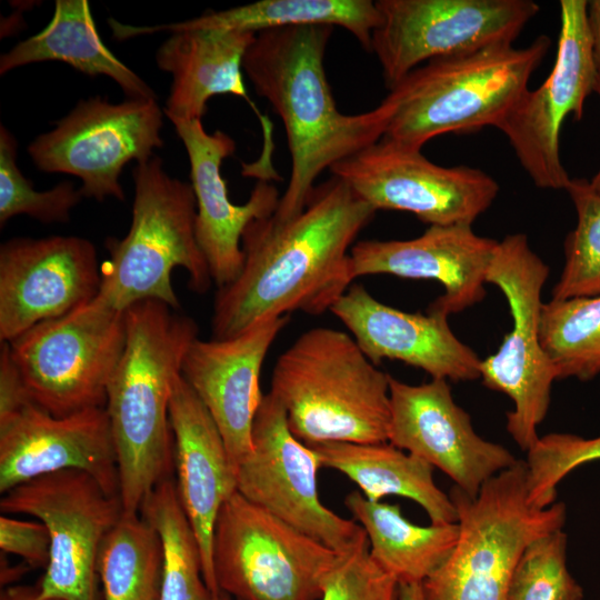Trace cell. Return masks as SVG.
<instances>
[{
    "label": "cell",
    "mask_w": 600,
    "mask_h": 600,
    "mask_svg": "<svg viewBox=\"0 0 600 600\" xmlns=\"http://www.w3.org/2000/svg\"><path fill=\"white\" fill-rule=\"evenodd\" d=\"M98 576L104 600H160L162 548L140 516L124 513L102 541Z\"/></svg>",
    "instance_id": "obj_31"
},
{
    "label": "cell",
    "mask_w": 600,
    "mask_h": 600,
    "mask_svg": "<svg viewBox=\"0 0 600 600\" xmlns=\"http://www.w3.org/2000/svg\"><path fill=\"white\" fill-rule=\"evenodd\" d=\"M162 110L157 99L111 103L101 97L80 101L56 127L38 136L28 152L38 169L81 180L86 198L124 200L119 178L124 166L152 158L163 147Z\"/></svg>",
    "instance_id": "obj_14"
},
{
    "label": "cell",
    "mask_w": 600,
    "mask_h": 600,
    "mask_svg": "<svg viewBox=\"0 0 600 600\" xmlns=\"http://www.w3.org/2000/svg\"><path fill=\"white\" fill-rule=\"evenodd\" d=\"M389 391L388 442L440 469L469 496L517 462L507 448L474 431L447 380L413 386L390 376Z\"/></svg>",
    "instance_id": "obj_18"
},
{
    "label": "cell",
    "mask_w": 600,
    "mask_h": 600,
    "mask_svg": "<svg viewBox=\"0 0 600 600\" xmlns=\"http://www.w3.org/2000/svg\"><path fill=\"white\" fill-rule=\"evenodd\" d=\"M373 209L416 214L430 226L470 224L492 204L498 182L468 166L442 167L387 139L330 168Z\"/></svg>",
    "instance_id": "obj_15"
},
{
    "label": "cell",
    "mask_w": 600,
    "mask_h": 600,
    "mask_svg": "<svg viewBox=\"0 0 600 600\" xmlns=\"http://www.w3.org/2000/svg\"><path fill=\"white\" fill-rule=\"evenodd\" d=\"M399 583L371 558L369 542L343 553L320 600H398Z\"/></svg>",
    "instance_id": "obj_37"
},
{
    "label": "cell",
    "mask_w": 600,
    "mask_h": 600,
    "mask_svg": "<svg viewBox=\"0 0 600 600\" xmlns=\"http://www.w3.org/2000/svg\"><path fill=\"white\" fill-rule=\"evenodd\" d=\"M398 600H424L421 583H400Z\"/></svg>",
    "instance_id": "obj_42"
},
{
    "label": "cell",
    "mask_w": 600,
    "mask_h": 600,
    "mask_svg": "<svg viewBox=\"0 0 600 600\" xmlns=\"http://www.w3.org/2000/svg\"><path fill=\"white\" fill-rule=\"evenodd\" d=\"M379 22V10L376 1L371 0H260L166 24L131 26L114 21L112 32L120 41L163 31L174 33L209 29L256 34L291 27L338 26L349 31L363 49L370 51L372 32Z\"/></svg>",
    "instance_id": "obj_26"
},
{
    "label": "cell",
    "mask_w": 600,
    "mask_h": 600,
    "mask_svg": "<svg viewBox=\"0 0 600 600\" xmlns=\"http://www.w3.org/2000/svg\"><path fill=\"white\" fill-rule=\"evenodd\" d=\"M42 61H61L89 77L106 76L129 99H157L148 83L103 43L87 0H57L46 28L1 56L0 74Z\"/></svg>",
    "instance_id": "obj_28"
},
{
    "label": "cell",
    "mask_w": 600,
    "mask_h": 600,
    "mask_svg": "<svg viewBox=\"0 0 600 600\" xmlns=\"http://www.w3.org/2000/svg\"><path fill=\"white\" fill-rule=\"evenodd\" d=\"M32 402L8 342L0 352V418L10 416Z\"/></svg>",
    "instance_id": "obj_39"
},
{
    "label": "cell",
    "mask_w": 600,
    "mask_h": 600,
    "mask_svg": "<svg viewBox=\"0 0 600 600\" xmlns=\"http://www.w3.org/2000/svg\"><path fill=\"white\" fill-rule=\"evenodd\" d=\"M597 92L600 94V68H599V81H598ZM590 186L596 192L600 193V168L598 172L593 176V178L590 180Z\"/></svg>",
    "instance_id": "obj_43"
},
{
    "label": "cell",
    "mask_w": 600,
    "mask_h": 600,
    "mask_svg": "<svg viewBox=\"0 0 600 600\" xmlns=\"http://www.w3.org/2000/svg\"><path fill=\"white\" fill-rule=\"evenodd\" d=\"M177 491L197 537L208 589L216 598L212 547L222 504L237 491V472L223 438L204 404L180 374L169 407Z\"/></svg>",
    "instance_id": "obj_24"
},
{
    "label": "cell",
    "mask_w": 600,
    "mask_h": 600,
    "mask_svg": "<svg viewBox=\"0 0 600 600\" xmlns=\"http://www.w3.org/2000/svg\"><path fill=\"white\" fill-rule=\"evenodd\" d=\"M330 311L376 366L390 359L420 368L432 379H480L481 359L454 336L444 314L396 309L358 283H352Z\"/></svg>",
    "instance_id": "obj_23"
},
{
    "label": "cell",
    "mask_w": 600,
    "mask_h": 600,
    "mask_svg": "<svg viewBox=\"0 0 600 600\" xmlns=\"http://www.w3.org/2000/svg\"><path fill=\"white\" fill-rule=\"evenodd\" d=\"M127 340L109 381L106 410L113 437L124 513L140 512L173 467L169 407L183 357L198 338L196 321L164 302L126 310Z\"/></svg>",
    "instance_id": "obj_3"
},
{
    "label": "cell",
    "mask_w": 600,
    "mask_h": 600,
    "mask_svg": "<svg viewBox=\"0 0 600 600\" xmlns=\"http://www.w3.org/2000/svg\"><path fill=\"white\" fill-rule=\"evenodd\" d=\"M371 48L391 89L438 58L512 43L538 13L531 0H379Z\"/></svg>",
    "instance_id": "obj_12"
},
{
    "label": "cell",
    "mask_w": 600,
    "mask_h": 600,
    "mask_svg": "<svg viewBox=\"0 0 600 600\" xmlns=\"http://www.w3.org/2000/svg\"><path fill=\"white\" fill-rule=\"evenodd\" d=\"M577 212V224L564 240V266L552 299L600 296V193L581 178L566 189Z\"/></svg>",
    "instance_id": "obj_33"
},
{
    "label": "cell",
    "mask_w": 600,
    "mask_h": 600,
    "mask_svg": "<svg viewBox=\"0 0 600 600\" xmlns=\"http://www.w3.org/2000/svg\"><path fill=\"white\" fill-rule=\"evenodd\" d=\"M184 144L196 203V236L218 289L236 280L243 267L242 236L254 220L271 217L280 193L270 180L259 179L249 199L236 204L229 198L221 166L236 150L221 130L208 133L201 120L169 119Z\"/></svg>",
    "instance_id": "obj_20"
},
{
    "label": "cell",
    "mask_w": 600,
    "mask_h": 600,
    "mask_svg": "<svg viewBox=\"0 0 600 600\" xmlns=\"http://www.w3.org/2000/svg\"><path fill=\"white\" fill-rule=\"evenodd\" d=\"M101 286L97 250L88 239L12 238L0 247V340L93 299Z\"/></svg>",
    "instance_id": "obj_17"
},
{
    "label": "cell",
    "mask_w": 600,
    "mask_h": 600,
    "mask_svg": "<svg viewBox=\"0 0 600 600\" xmlns=\"http://www.w3.org/2000/svg\"><path fill=\"white\" fill-rule=\"evenodd\" d=\"M309 447L321 467L343 473L367 499L399 496L417 502L433 524L458 521L450 496L433 480V467L392 443L323 442Z\"/></svg>",
    "instance_id": "obj_27"
},
{
    "label": "cell",
    "mask_w": 600,
    "mask_h": 600,
    "mask_svg": "<svg viewBox=\"0 0 600 600\" xmlns=\"http://www.w3.org/2000/svg\"><path fill=\"white\" fill-rule=\"evenodd\" d=\"M548 276L549 267L531 250L527 236L514 233L498 241L486 277L504 294L512 329L499 349L481 360L480 379L511 399L506 428L526 452L540 438L537 428L548 413L552 383L558 380L540 338L541 294Z\"/></svg>",
    "instance_id": "obj_10"
},
{
    "label": "cell",
    "mask_w": 600,
    "mask_h": 600,
    "mask_svg": "<svg viewBox=\"0 0 600 600\" xmlns=\"http://www.w3.org/2000/svg\"><path fill=\"white\" fill-rule=\"evenodd\" d=\"M587 17L594 60L600 68V0L588 1Z\"/></svg>",
    "instance_id": "obj_40"
},
{
    "label": "cell",
    "mask_w": 600,
    "mask_h": 600,
    "mask_svg": "<svg viewBox=\"0 0 600 600\" xmlns=\"http://www.w3.org/2000/svg\"><path fill=\"white\" fill-rule=\"evenodd\" d=\"M17 140L0 128V226L11 218L27 214L40 222H67L83 194L73 183L62 181L46 191H37L17 164Z\"/></svg>",
    "instance_id": "obj_34"
},
{
    "label": "cell",
    "mask_w": 600,
    "mask_h": 600,
    "mask_svg": "<svg viewBox=\"0 0 600 600\" xmlns=\"http://www.w3.org/2000/svg\"><path fill=\"white\" fill-rule=\"evenodd\" d=\"M550 44L542 34L523 48L501 43L421 64L381 101L388 110L382 139L421 150L443 133L497 128L529 89Z\"/></svg>",
    "instance_id": "obj_5"
},
{
    "label": "cell",
    "mask_w": 600,
    "mask_h": 600,
    "mask_svg": "<svg viewBox=\"0 0 600 600\" xmlns=\"http://www.w3.org/2000/svg\"><path fill=\"white\" fill-rule=\"evenodd\" d=\"M523 460L490 478L477 496L453 486L459 537L444 563L422 583L424 600H506L513 570L537 538L562 529L567 509L530 503Z\"/></svg>",
    "instance_id": "obj_7"
},
{
    "label": "cell",
    "mask_w": 600,
    "mask_h": 600,
    "mask_svg": "<svg viewBox=\"0 0 600 600\" xmlns=\"http://www.w3.org/2000/svg\"><path fill=\"white\" fill-rule=\"evenodd\" d=\"M344 504L364 529L373 561L399 584L422 583L458 541V522L418 526L404 518L398 504L371 501L359 491L350 492Z\"/></svg>",
    "instance_id": "obj_29"
},
{
    "label": "cell",
    "mask_w": 600,
    "mask_h": 600,
    "mask_svg": "<svg viewBox=\"0 0 600 600\" xmlns=\"http://www.w3.org/2000/svg\"><path fill=\"white\" fill-rule=\"evenodd\" d=\"M498 241L477 234L470 224L430 226L410 240H363L350 251L354 278L392 274L438 281L444 292L427 311L444 316L480 302Z\"/></svg>",
    "instance_id": "obj_22"
},
{
    "label": "cell",
    "mask_w": 600,
    "mask_h": 600,
    "mask_svg": "<svg viewBox=\"0 0 600 600\" xmlns=\"http://www.w3.org/2000/svg\"><path fill=\"white\" fill-rule=\"evenodd\" d=\"M390 374L348 333L312 328L277 359L270 393L287 413L291 432L307 446L387 442Z\"/></svg>",
    "instance_id": "obj_4"
},
{
    "label": "cell",
    "mask_w": 600,
    "mask_h": 600,
    "mask_svg": "<svg viewBox=\"0 0 600 600\" xmlns=\"http://www.w3.org/2000/svg\"><path fill=\"white\" fill-rule=\"evenodd\" d=\"M288 316L266 319L228 339H194L181 376L216 422L236 469L251 453V430L262 400L259 378L264 358Z\"/></svg>",
    "instance_id": "obj_21"
},
{
    "label": "cell",
    "mask_w": 600,
    "mask_h": 600,
    "mask_svg": "<svg viewBox=\"0 0 600 600\" xmlns=\"http://www.w3.org/2000/svg\"><path fill=\"white\" fill-rule=\"evenodd\" d=\"M126 340V311L96 296L8 343L32 402L54 417H66L106 407Z\"/></svg>",
    "instance_id": "obj_8"
},
{
    "label": "cell",
    "mask_w": 600,
    "mask_h": 600,
    "mask_svg": "<svg viewBox=\"0 0 600 600\" xmlns=\"http://www.w3.org/2000/svg\"><path fill=\"white\" fill-rule=\"evenodd\" d=\"M588 1H560V32L553 69L534 90H527L497 127L532 182L566 189L571 179L560 158L564 119L580 120L587 97L597 91L599 68L588 27Z\"/></svg>",
    "instance_id": "obj_16"
},
{
    "label": "cell",
    "mask_w": 600,
    "mask_h": 600,
    "mask_svg": "<svg viewBox=\"0 0 600 600\" xmlns=\"http://www.w3.org/2000/svg\"><path fill=\"white\" fill-rule=\"evenodd\" d=\"M214 600H231V599L229 594L221 591L220 594L214 598Z\"/></svg>",
    "instance_id": "obj_44"
},
{
    "label": "cell",
    "mask_w": 600,
    "mask_h": 600,
    "mask_svg": "<svg viewBox=\"0 0 600 600\" xmlns=\"http://www.w3.org/2000/svg\"><path fill=\"white\" fill-rule=\"evenodd\" d=\"M332 28L261 31L243 58L247 78L281 118L287 134L291 171L272 214L279 222L304 209L323 170L380 141L387 130L388 110L382 102L357 114L337 108L324 69Z\"/></svg>",
    "instance_id": "obj_2"
},
{
    "label": "cell",
    "mask_w": 600,
    "mask_h": 600,
    "mask_svg": "<svg viewBox=\"0 0 600 600\" xmlns=\"http://www.w3.org/2000/svg\"><path fill=\"white\" fill-rule=\"evenodd\" d=\"M251 444V453L237 468L240 494L337 552L368 543L360 524L320 501V459L291 432L284 408L270 392L256 412Z\"/></svg>",
    "instance_id": "obj_13"
},
{
    "label": "cell",
    "mask_w": 600,
    "mask_h": 600,
    "mask_svg": "<svg viewBox=\"0 0 600 600\" xmlns=\"http://www.w3.org/2000/svg\"><path fill=\"white\" fill-rule=\"evenodd\" d=\"M0 510L32 516L49 532L39 599L97 600L99 551L124 512L119 496L107 493L88 472L69 469L14 487L1 498Z\"/></svg>",
    "instance_id": "obj_11"
},
{
    "label": "cell",
    "mask_w": 600,
    "mask_h": 600,
    "mask_svg": "<svg viewBox=\"0 0 600 600\" xmlns=\"http://www.w3.org/2000/svg\"><path fill=\"white\" fill-rule=\"evenodd\" d=\"M139 513L161 541L160 600H214L204 581L197 537L170 477L149 492Z\"/></svg>",
    "instance_id": "obj_30"
},
{
    "label": "cell",
    "mask_w": 600,
    "mask_h": 600,
    "mask_svg": "<svg viewBox=\"0 0 600 600\" xmlns=\"http://www.w3.org/2000/svg\"><path fill=\"white\" fill-rule=\"evenodd\" d=\"M132 220L122 239L109 238V259L101 267L97 298L118 311L144 300L174 310L179 299L171 273L183 268L189 288L209 290L212 281L196 236L197 203L191 183L171 177L159 157L137 163L132 171Z\"/></svg>",
    "instance_id": "obj_6"
},
{
    "label": "cell",
    "mask_w": 600,
    "mask_h": 600,
    "mask_svg": "<svg viewBox=\"0 0 600 600\" xmlns=\"http://www.w3.org/2000/svg\"><path fill=\"white\" fill-rule=\"evenodd\" d=\"M540 338L558 380L596 378L600 373V296L543 303Z\"/></svg>",
    "instance_id": "obj_32"
},
{
    "label": "cell",
    "mask_w": 600,
    "mask_h": 600,
    "mask_svg": "<svg viewBox=\"0 0 600 600\" xmlns=\"http://www.w3.org/2000/svg\"><path fill=\"white\" fill-rule=\"evenodd\" d=\"M69 469L119 496L117 453L106 407L54 417L33 402L0 418V492Z\"/></svg>",
    "instance_id": "obj_19"
},
{
    "label": "cell",
    "mask_w": 600,
    "mask_h": 600,
    "mask_svg": "<svg viewBox=\"0 0 600 600\" xmlns=\"http://www.w3.org/2000/svg\"><path fill=\"white\" fill-rule=\"evenodd\" d=\"M377 210L342 179L316 186L304 209L287 221H252L242 236L243 267L218 289L212 339H228L259 321L302 311L318 316L356 280L350 251Z\"/></svg>",
    "instance_id": "obj_1"
},
{
    "label": "cell",
    "mask_w": 600,
    "mask_h": 600,
    "mask_svg": "<svg viewBox=\"0 0 600 600\" xmlns=\"http://www.w3.org/2000/svg\"><path fill=\"white\" fill-rule=\"evenodd\" d=\"M39 587H10L1 593L0 600H63L59 598H38Z\"/></svg>",
    "instance_id": "obj_41"
},
{
    "label": "cell",
    "mask_w": 600,
    "mask_h": 600,
    "mask_svg": "<svg viewBox=\"0 0 600 600\" xmlns=\"http://www.w3.org/2000/svg\"><path fill=\"white\" fill-rule=\"evenodd\" d=\"M567 546L562 529L533 540L513 570L506 600H583L567 567Z\"/></svg>",
    "instance_id": "obj_35"
},
{
    "label": "cell",
    "mask_w": 600,
    "mask_h": 600,
    "mask_svg": "<svg viewBox=\"0 0 600 600\" xmlns=\"http://www.w3.org/2000/svg\"><path fill=\"white\" fill-rule=\"evenodd\" d=\"M0 548L21 557L30 568L47 569L50 537L42 522L23 521L7 514L0 517Z\"/></svg>",
    "instance_id": "obj_38"
},
{
    "label": "cell",
    "mask_w": 600,
    "mask_h": 600,
    "mask_svg": "<svg viewBox=\"0 0 600 600\" xmlns=\"http://www.w3.org/2000/svg\"><path fill=\"white\" fill-rule=\"evenodd\" d=\"M342 554L238 491L222 504L214 526L216 582L237 600H319Z\"/></svg>",
    "instance_id": "obj_9"
},
{
    "label": "cell",
    "mask_w": 600,
    "mask_h": 600,
    "mask_svg": "<svg viewBox=\"0 0 600 600\" xmlns=\"http://www.w3.org/2000/svg\"><path fill=\"white\" fill-rule=\"evenodd\" d=\"M254 37L251 32L209 29L171 33L156 52L159 69L172 77L163 109L168 119L201 120L208 100L218 94L241 97L252 106L242 64Z\"/></svg>",
    "instance_id": "obj_25"
},
{
    "label": "cell",
    "mask_w": 600,
    "mask_h": 600,
    "mask_svg": "<svg viewBox=\"0 0 600 600\" xmlns=\"http://www.w3.org/2000/svg\"><path fill=\"white\" fill-rule=\"evenodd\" d=\"M529 501L546 508L554 503L557 486L581 464L600 460V436L548 433L527 452Z\"/></svg>",
    "instance_id": "obj_36"
}]
</instances>
